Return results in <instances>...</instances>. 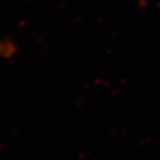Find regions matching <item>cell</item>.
Segmentation results:
<instances>
[{"label":"cell","mask_w":160,"mask_h":160,"mask_svg":"<svg viewBox=\"0 0 160 160\" xmlns=\"http://www.w3.org/2000/svg\"><path fill=\"white\" fill-rule=\"evenodd\" d=\"M16 48L10 42H0V56L1 57H11L15 53Z\"/></svg>","instance_id":"cell-1"}]
</instances>
